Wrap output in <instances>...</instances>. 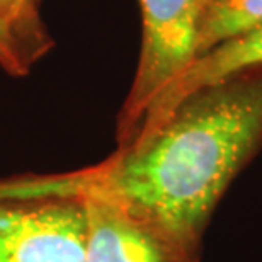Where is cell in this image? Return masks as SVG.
<instances>
[{
    "label": "cell",
    "mask_w": 262,
    "mask_h": 262,
    "mask_svg": "<svg viewBox=\"0 0 262 262\" xmlns=\"http://www.w3.org/2000/svg\"><path fill=\"white\" fill-rule=\"evenodd\" d=\"M206 0H140L143 36L133 83L116 121V143H129L157 97L198 58Z\"/></svg>",
    "instance_id": "obj_3"
},
{
    "label": "cell",
    "mask_w": 262,
    "mask_h": 262,
    "mask_svg": "<svg viewBox=\"0 0 262 262\" xmlns=\"http://www.w3.org/2000/svg\"><path fill=\"white\" fill-rule=\"evenodd\" d=\"M250 68H262V26L235 39L225 41L196 58L194 63L157 97L131 141L160 124L172 109L192 92Z\"/></svg>",
    "instance_id": "obj_5"
},
{
    "label": "cell",
    "mask_w": 262,
    "mask_h": 262,
    "mask_svg": "<svg viewBox=\"0 0 262 262\" xmlns=\"http://www.w3.org/2000/svg\"><path fill=\"white\" fill-rule=\"evenodd\" d=\"M0 23L12 29L38 60L53 46V39L41 23L38 0H0Z\"/></svg>",
    "instance_id": "obj_7"
},
{
    "label": "cell",
    "mask_w": 262,
    "mask_h": 262,
    "mask_svg": "<svg viewBox=\"0 0 262 262\" xmlns=\"http://www.w3.org/2000/svg\"><path fill=\"white\" fill-rule=\"evenodd\" d=\"M0 262H85V211L70 170L0 177Z\"/></svg>",
    "instance_id": "obj_2"
},
{
    "label": "cell",
    "mask_w": 262,
    "mask_h": 262,
    "mask_svg": "<svg viewBox=\"0 0 262 262\" xmlns=\"http://www.w3.org/2000/svg\"><path fill=\"white\" fill-rule=\"evenodd\" d=\"M260 26L262 0H206L199 26L198 58Z\"/></svg>",
    "instance_id": "obj_6"
},
{
    "label": "cell",
    "mask_w": 262,
    "mask_h": 262,
    "mask_svg": "<svg viewBox=\"0 0 262 262\" xmlns=\"http://www.w3.org/2000/svg\"><path fill=\"white\" fill-rule=\"evenodd\" d=\"M262 150V68L192 92L160 124L75 169L82 189L118 201L187 254L228 186Z\"/></svg>",
    "instance_id": "obj_1"
},
{
    "label": "cell",
    "mask_w": 262,
    "mask_h": 262,
    "mask_svg": "<svg viewBox=\"0 0 262 262\" xmlns=\"http://www.w3.org/2000/svg\"><path fill=\"white\" fill-rule=\"evenodd\" d=\"M38 58L17 38L12 29L0 23V68L12 77H24Z\"/></svg>",
    "instance_id": "obj_8"
},
{
    "label": "cell",
    "mask_w": 262,
    "mask_h": 262,
    "mask_svg": "<svg viewBox=\"0 0 262 262\" xmlns=\"http://www.w3.org/2000/svg\"><path fill=\"white\" fill-rule=\"evenodd\" d=\"M85 211V262H201L159 230L101 192L82 189Z\"/></svg>",
    "instance_id": "obj_4"
}]
</instances>
